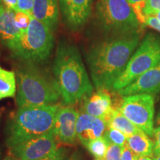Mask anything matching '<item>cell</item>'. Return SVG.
I'll return each instance as SVG.
<instances>
[{"mask_svg": "<svg viewBox=\"0 0 160 160\" xmlns=\"http://www.w3.org/2000/svg\"><path fill=\"white\" fill-rule=\"evenodd\" d=\"M142 31L108 36L93 44L86 53L91 80L97 90L112 91L139 46Z\"/></svg>", "mask_w": 160, "mask_h": 160, "instance_id": "cell-1", "label": "cell"}, {"mask_svg": "<svg viewBox=\"0 0 160 160\" xmlns=\"http://www.w3.org/2000/svg\"><path fill=\"white\" fill-rule=\"evenodd\" d=\"M52 71L64 105H75L93 93V86L74 44L59 42Z\"/></svg>", "mask_w": 160, "mask_h": 160, "instance_id": "cell-2", "label": "cell"}, {"mask_svg": "<svg viewBox=\"0 0 160 160\" xmlns=\"http://www.w3.org/2000/svg\"><path fill=\"white\" fill-rule=\"evenodd\" d=\"M15 73L18 108L53 105L61 98L53 76L39 64L19 62Z\"/></svg>", "mask_w": 160, "mask_h": 160, "instance_id": "cell-3", "label": "cell"}, {"mask_svg": "<svg viewBox=\"0 0 160 160\" xmlns=\"http://www.w3.org/2000/svg\"><path fill=\"white\" fill-rule=\"evenodd\" d=\"M59 104L18 108L6 128L9 148L26 140L53 131Z\"/></svg>", "mask_w": 160, "mask_h": 160, "instance_id": "cell-4", "label": "cell"}, {"mask_svg": "<svg viewBox=\"0 0 160 160\" xmlns=\"http://www.w3.org/2000/svg\"><path fill=\"white\" fill-rule=\"evenodd\" d=\"M54 46L53 32L47 25L32 17L31 23L9 50L13 57L22 62H45Z\"/></svg>", "mask_w": 160, "mask_h": 160, "instance_id": "cell-5", "label": "cell"}, {"mask_svg": "<svg viewBox=\"0 0 160 160\" xmlns=\"http://www.w3.org/2000/svg\"><path fill=\"white\" fill-rule=\"evenodd\" d=\"M95 19L100 31L107 37L127 34L142 29L128 0H98Z\"/></svg>", "mask_w": 160, "mask_h": 160, "instance_id": "cell-6", "label": "cell"}, {"mask_svg": "<svg viewBox=\"0 0 160 160\" xmlns=\"http://www.w3.org/2000/svg\"><path fill=\"white\" fill-rule=\"evenodd\" d=\"M160 62V36L148 33L130 59L125 71L113 84L112 91L118 92Z\"/></svg>", "mask_w": 160, "mask_h": 160, "instance_id": "cell-7", "label": "cell"}, {"mask_svg": "<svg viewBox=\"0 0 160 160\" xmlns=\"http://www.w3.org/2000/svg\"><path fill=\"white\" fill-rule=\"evenodd\" d=\"M153 95L139 93L122 97L119 108H116L132 123L153 138V117H154Z\"/></svg>", "mask_w": 160, "mask_h": 160, "instance_id": "cell-8", "label": "cell"}, {"mask_svg": "<svg viewBox=\"0 0 160 160\" xmlns=\"http://www.w3.org/2000/svg\"><path fill=\"white\" fill-rule=\"evenodd\" d=\"M11 154L18 160H40L58 149L53 132L32 138L11 148Z\"/></svg>", "mask_w": 160, "mask_h": 160, "instance_id": "cell-9", "label": "cell"}, {"mask_svg": "<svg viewBox=\"0 0 160 160\" xmlns=\"http://www.w3.org/2000/svg\"><path fill=\"white\" fill-rule=\"evenodd\" d=\"M93 0H59L60 13L69 31L77 32L87 23Z\"/></svg>", "mask_w": 160, "mask_h": 160, "instance_id": "cell-10", "label": "cell"}, {"mask_svg": "<svg viewBox=\"0 0 160 160\" xmlns=\"http://www.w3.org/2000/svg\"><path fill=\"white\" fill-rule=\"evenodd\" d=\"M79 112L73 105H60L55 118L53 132L56 139L64 145H74Z\"/></svg>", "mask_w": 160, "mask_h": 160, "instance_id": "cell-11", "label": "cell"}, {"mask_svg": "<svg viewBox=\"0 0 160 160\" xmlns=\"http://www.w3.org/2000/svg\"><path fill=\"white\" fill-rule=\"evenodd\" d=\"M117 93L122 97L139 93L153 95L160 93V62Z\"/></svg>", "mask_w": 160, "mask_h": 160, "instance_id": "cell-12", "label": "cell"}, {"mask_svg": "<svg viewBox=\"0 0 160 160\" xmlns=\"http://www.w3.org/2000/svg\"><path fill=\"white\" fill-rule=\"evenodd\" d=\"M107 128V123L103 119L83 111L79 112L77 124V137L85 147L91 140L103 137Z\"/></svg>", "mask_w": 160, "mask_h": 160, "instance_id": "cell-13", "label": "cell"}, {"mask_svg": "<svg viewBox=\"0 0 160 160\" xmlns=\"http://www.w3.org/2000/svg\"><path fill=\"white\" fill-rule=\"evenodd\" d=\"M82 111L93 117L108 121L113 107L111 96L108 90H97L91 96L83 100Z\"/></svg>", "mask_w": 160, "mask_h": 160, "instance_id": "cell-14", "label": "cell"}, {"mask_svg": "<svg viewBox=\"0 0 160 160\" xmlns=\"http://www.w3.org/2000/svg\"><path fill=\"white\" fill-rule=\"evenodd\" d=\"M32 17L45 24L54 32L59 27L60 8L59 0H34Z\"/></svg>", "mask_w": 160, "mask_h": 160, "instance_id": "cell-15", "label": "cell"}, {"mask_svg": "<svg viewBox=\"0 0 160 160\" xmlns=\"http://www.w3.org/2000/svg\"><path fill=\"white\" fill-rule=\"evenodd\" d=\"M15 11L5 8L0 15V41L10 49L19 37L22 31L15 25Z\"/></svg>", "mask_w": 160, "mask_h": 160, "instance_id": "cell-16", "label": "cell"}, {"mask_svg": "<svg viewBox=\"0 0 160 160\" xmlns=\"http://www.w3.org/2000/svg\"><path fill=\"white\" fill-rule=\"evenodd\" d=\"M126 145L135 156L153 157V142L143 131L128 137Z\"/></svg>", "mask_w": 160, "mask_h": 160, "instance_id": "cell-17", "label": "cell"}, {"mask_svg": "<svg viewBox=\"0 0 160 160\" xmlns=\"http://www.w3.org/2000/svg\"><path fill=\"white\" fill-rule=\"evenodd\" d=\"M107 125L108 128H112L121 131L127 137L142 131L134 124L132 123L116 108H113L111 117L107 122Z\"/></svg>", "mask_w": 160, "mask_h": 160, "instance_id": "cell-18", "label": "cell"}, {"mask_svg": "<svg viewBox=\"0 0 160 160\" xmlns=\"http://www.w3.org/2000/svg\"><path fill=\"white\" fill-rule=\"evenodd\" d=\"M17 90L15 72L0 66V100L14 97Z\"/></svg>", "mask_w": 160, "mask_h": 160, "instance_id": "cell-19", "label": "cell"}, {"mask_svg": "<svg viewBox=\"0 0 160 160\" xmlns=\"http://www.w3.org/2000/svg\"><path fill=\"white\" fill-rule=\"evenodd\" d=\"M109 144V142L103 136L97 139L91 140L85 145V148L95 158L104 159L108 148Z\"/></svg>", "mask_w": 160, "mask_h": 160, "instance_id": "cell-20", "label": "cell"}, {"mask_svg": "<svg viewBox=\"0 0 160 160\" xmlns=\"http://www.w3.org/2000/svg\"><path fill=\"white\" fill-rule=\"evenodd\" d=\"M104 137L109 142V143L120 146L122 148L126 144L128 138L121 131L108 127L104 133Z\"/></svg>", "mask_w": 160, "mask_h": 160, "instance_id": "cell-21", "label": "cell"}, {"mask_svg": "<svg viewBox=\"0 0 160 160\" xmlns=\"http://www.w3.org/2000/svg\"><path fill=\"white\" fill-rule=\"evenodd\" d=\"M32 15L24 11H15L14 22L15 25L21 31H25L31 23Z\"/></svg>", "mask_w": 160, "mask_h": 160, "instance_id": "cell-22", "label": "cell"}, {"mask_svg": "<svg viewBox=\"0 0 160 160\" xmlns=\"http://www.w3.org/2000/svg\"><path fill=\"white\" fill-rule=\"evenodd\" d=\"M146 0H128V2L131 4L138 20L142 25H145V18L143 16L142 10L145 6Z\"/></svg>", "mask_w": 160, "mask_h": 160, "instance_id": "cell-23", "label": "cell"}, {"mask_svg": "<svg viewBox=\"0 0 160 160\" xmlns=\"http://www.w3.org/2000/svg\"><path fill=\"white\" fill-rule=\"evenodd\" d=\"M159 11L160 0H146L142 10V13L145 18L148 16H154Z\"/></svg>", "mask_w": 160, "mask_h": 160, "instance_id": "cell-24", "label": "cell"}, {"mask_svg": "<svg viewBox=\"0 0 160 160\" xmlns=\"http://www.w3.org/2000/svg\"><path fill=\"white\" fill-rule=\"evenodd\" d=\"M122 151V147L110 143L104 160H121Z\"/></svg>", "mask_w": 160, "mask_h": 160, "instance_id": "cell-25", "label": "cell"}, {"mask_svg": "<svg viewBox=\"0 0 160 160\" xmlns=\"http://www.w3.org/2000/svg\"><path fill=\"white\" fill-rule=\"evenodd\" d=\"M67 159V152L63 148H58L54 153L49 155L48 157L40 160H66Z\"/></svg>", "mask_w": 160, "mask_h": 160, "instance_id": "cell-26", "label": "cell"}, {"mask_svg": "<svg viewBox=\"0 0 160 160\" xmlns=\"http://www.w3.org/2000/svg\"><path fill=\"white\" fill-rule=\"evenodd\" d=\"M33 1L34 0H18L17 11H24L31 14Z\"/></svg>", "mask_w": 160, "mask_h": 160, "instance_id": "cell-27", "label": "cell"}, {"mask_svg": "<svg viewBox=\"0 0 160 160\" xmlns=\"http://www.w3.org/2000/svg\"><path fill=\"white\" fill-rule=\"evenodd\" d=\"M145 25L148 26L160 33V22L155 16H148L145 17Z\"/></svg>", "mask_w": 160, "mask_h": 160, "instance_id": "cell-28", "label": "cell"}, {"mask_svg": "<svg viewBox=\"0 0 160 160\" xmlns=\"http://www.w3.org/2000/svg\"><path fill=\"white\" fill-rule=\"evenodd\" d=\"M153 155L160 154V125L154 128V133H153Z\"/></svg>", "mask_w": 160, "mask_h": 160, "instance_id": "cell-29", "label": "cell"}, {"mask_svg": "<svg viewBox=\"0 0 160 160\" xmlns=\"http://www.w3.org/2000/svg\"><path fill=\"white\" fill-rule=\"evenodd\" d=\"M121 160H135V155L131 150L125 145L122 147V151Z\"/></svg>", "mask_w": 160, "mask_h": 160, "instance_id": "cell-30", "label": "cell"}, {"mask_svg": "<svg viewBox=\"0 0 160 160\" xmlns=\"http://www.w3.org/2000/svg\"><path fill=\"white\" fill-rule=\"evenodd\" d=\"M2 2L7 8L13 10V11H17L18 0H2Z\"/></svg>", "mask_w": 160, "mask_h": 160, "instance_id": "cell-31", "label": "cell"}, {"mask_svg": "<svg viewBox=\"0 0 160 160\" xmlns=\"http://www.w3.org/2000/svg\"><path fill=\"white\" fill-rule=\"evenodd\" d=\"M66 160H80V157L78 153H73L68 159H67Z\"/></svg>", "mask_w": 160, "mask_h": 160, "instance_id": "cell-32", "label": "cell"}, {"mask_svg": "<svg viewBox=\"0 0 160 160\" xmlns=\"http://www.w3.org/2000/svg\"><path fill=\"white\" fill-rule=\"evenodd\" d=\"M135 160H153L152 157H139V156H135Z\"/></svg>", "mask_w": 160, "mask_h": 160, "instance_id": "cell-33", "label": "cell"}, {"mask_svg": "<svg viewBox=\"0 0 160 160\" xmlns=\"http://www.w3.org/2000/svg\"><path fill=\"white\" fill-rule=\"evenodd\" d=\"M3 160H18V159L13 155L10 154V155L6 156V157H5V159H4Z\"/></svg>", "mask_w": 160, "mask_h": 160, "instance_id": "cell-34", "label": "cell"}, {"mask_svg": "<svg viewBox=\"0 0 160 160\" xmlns=\"http://www.w3.org/2000/svg\"><path fill=\"white\" fill-rule=\"evenodd\" d=\"M5 6H4V4L2 2V0H0V15H1V13H2L3 10L5 9Z\"/></svg>", "mask_w": 160, "mask_h": 160, "instance_id": "cell-35", "label": "cell"}, {"mask_svg": "<svg viewBox=\"0 0 160 160\" xmlns=\"http://www.w3.org/2000/svg\"><path fill=\"white\" fill-rule=\"evenodd\" d=\"M156 123H157V125L158 126L160 125V111L158 113L157 118H156Z\"/></svg>", "mask_w": 160, "mask_h": 160, "instance_id": "cell-36", "label": "cell"}, {"mask_svg": "<svg viewBox=\"0 0 160 160\" xmlns=\"http://www.w3.org/2000/svg\"><path fill=\"white\" fill-rule=\"evenodd\" d=\"M156 17H157V19L159 20V21L160 22V11H158L157 13H156V14L154 15Z\"/></svg>", "mask_w": 160, "mask_h": 160, "instance_id": "cell-37", "label": "cell"}, {"mask_svg": "<svg viewBox=\"0 0 160 160\" xmlns=\"http://www.w3.org/2000/svg\"><path fill=\"white\" fill-rule=\"evenodd\" d=\"M153 160H160V154L154 156V157H153Z\"/></svg>", "mask_w": 160, "mask_h": 160, "instance_id": "cell-38", "label": "cell"}, {"mask_svg": "<svg viewBox=\"0 0 160 160\" xmlns=\"http://www.w3.org/2000/svg\"><path fill=\"white\" fill-rule=\"evenodd\" d=\"M93 160H104V159H97V158H96V159H93Z\"/></svg>", "mask_w": 160, "mask_h": 160, "instance_id": "cell-39", "label": "cell"}, {"mask_svg": "<svg viewBox=\"0 0 160 160\" xmlns=\"http://www.w3.org/2000/svg\"><path fill=\"white\" fill-rule=\"evenodd\" d=\"M0 159H1V151H0Z\"/></svg>", "mask_w": 160, "mask_h": 160, "instance_id": "cell-40", "label": "cell"}]
</instances>
